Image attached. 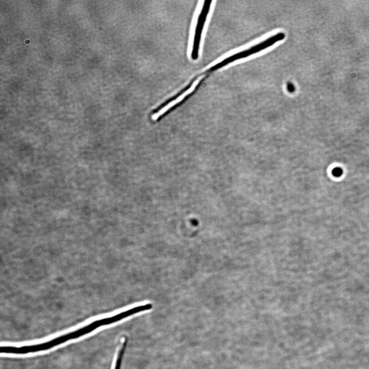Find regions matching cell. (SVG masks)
Listing matches in <instances>:
<instances>
[{"label": "cell", "instance_id": "1", "mask_svg": "<svg viewBox=\"0 0 369 369\" xmlns=\"http://www.w3.org/2000/svg\"><path fill=\"white\" fill-rule=\"evenodd\" d=\"M285 35L283 32L277 33V34L271 36L264 40L247 50L235 53L224 59L221 61L210 68L209 69V71L210 72L214 71L235 61V60L247 57L260 52L267 48L270 47L276 43L283 39L285 38Z\"/></svg>", "mask_w": 369, "mask_h": 369}, {"label": "cell", "instance_id": "2", "mask_svg": "<svg viewBox=\"0 0 369 369\" xmlns=\"http://www.w3.org/2000/svg\"><path fill=\"white\" fill-rule=\"evenodd\" d=\"M212 2V1L209 0L204 1L201 10L197 18L191 54V58L193 60H196L198 57L201 36Z\"/></svg>", "mask_w": 369, "mask_h": 369}, {"label": "cell", "instance_id": "3", "mask_svg": "<svg viewBox=\"0 0 369 369\" xmlns=\"http://www.w3.org/2000/svg\"><path fill=\"white\" fill-rule=\"evenodd\" d=\"M203 74L200 75L199 76L196 78L193 83L190 85V87H187L186 88L183 89L181 92L179 93L177 97H176L173 100L170 101L169 103L167 104L165 106H163L160 109H159L157 112L155 113L152 116V119L153 120H156L161 116L163 114L166 113L168 110L173 107L174 106L181 101L186 96L191 93L195 89V87L198 84L200 79L202 77Z\"/></svg>", "mask_w": 369, "mask_h": 369}, {"label": "cell", "instance_id": "4", "mask_svg": "<svg viewBox=\"0 0 369 369\" xmlns=\"http://www.w3.org/2000/svg\"><path fill=\"white\" fill-rule=\"evenodd\" d=\"M286 89L289 93H292L295 92L296 88L292 83L289 81L286 83Z\"/></svg>", "mask_w": 369, "mask_h": 369}, {"label": "cell", "instance_id": "5", "mask_svg": "<svg viewBox=\"0 0 369 369\" xmlns=\"http://www.w3.org/2000/svg\"><path fill=\"white\" fill-rule=\"evenodd\" d=\"M332 173L335 177H339L342 174V170L339 167L335 168L333 170Z\"/></svg>", "mask_w": 369, "mask_h": 369}, {"label": "cell", "instance_id": "6", "mask_svg": "<svg viewBox=\"0 0 369 369\" xmlns=\"http://www.w3.org/2000/svg\"><path fill=\"white\" fill-rule=\"evenodd\" d=\"M122 359V357L120 355L117 357L114 369H120Z\"/></svg>", "mask_w": 369, "mask_h": 369}]
</instances>
